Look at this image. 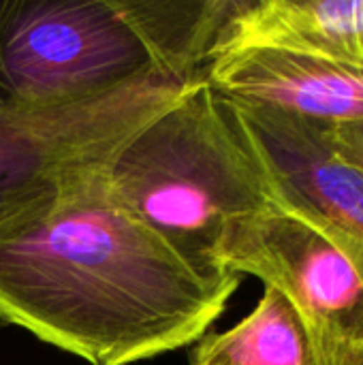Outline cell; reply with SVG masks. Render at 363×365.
<instances>
[{
    "label": "cell",
    "mask_w": 363,
    "mask_h": 365,
    "mask_svg": "<svg viewBox=\"0 0 363 365\" xmlns=\"http://www.w3.org/2000/svg\"><path fill=\"white\" fill-rule=\"evenodd\" d=\"M107 192L205 269L240 220L276 207L265 173L223 96L197 77L105 163Z\"/></svg>",
    "instance_id": "3957f363"
},
{
    "label": "cell",
    "mask_w": 363,
    "mask_h": 365,
    "mask_svg": "<svg viewBox=\"0 0 363 365\" xmlns=\"http://www.w3.org/2000/svg\"><path fill=\"white\" fill-rule=\"evenodd\" d=\"M240 282L180 255L107 192L101 171L0 235V321L92 365L199 342Z\"/></svg>",
    "instance_id": "6da1fadb"
},
{
    "label": "cell",
    "mask_w": 363,
    "mask_h": 365,
    "mask_svg": "<svg viewBox=\"0 0 363 365\" xmlns=\"http://www.w3.org/2000/svg\"><path fill=\"white\" fill-rule=\"evenodd\" d=\"M235 276H255L300 317L317 365H363V287L340 250L302 218L272 207L235 222L216 252Z\"/></svg>",
    "instance_id": "5b68a950"
},
{
    "label": "cell",
    "mask_w": 363,
    "mask_h": 365,
    "mask_svg": "<svg viewBox=\"0 0 363 365\" xmlns=\"http://www.w3.org/2000/svg\"><path fill=\"white\" fill-rule=\"evenodd\" d=\"M237 49H280L363 71V0H237L212 58Z\"/></svg>",
    "instance_id": "ba28073f"
},
{
    "label": "cell",
    "mask_w": 363,
    "mask_h": 365,
    "mask_svg": "<svg viewBox=\"0 0 363 365\" xmlns=\"http://www.w3.org/2000/svg\"><path fill=\"white\" fill-rule=\"evenodd\" d=\"M193 365H317L306 329L274 289L263 291L255 310L223 334H205Z\"/></svg>",
    "instance_id": "9c48e42d"
},
{
    "label": "cell",
    "mask_w": 363,
    "mask_h": 365,
    "mask_svg": "<svg viewBox=\"0 0 363 365\" xmlns=\"http://www.w3.org/2000/svg\"><path fill=\"white\" fill-rule=\"evenodd\" d=\"M237 0H2L0 92L32 109L203 77Z\"/></svg>",
    "instance_id": "7a4b0ae2"
},
{
    "label": "cell",
    "mask_w": 363,
    "mask_h": 365,
    "mask_svg": "<svg viewBox=\"0 0 363 365\" xmlns=\"http://www.w3.org/2000/svg\"><path fill=\"white\" fill-rule=\"evenodd\" d=\"M223 101L257 156L276 207L325 235L363 287V173L336 152L329 124Z\"/></svg>",
    "instance_id": "8992f818"
},
{
    "label": "cell",
    "mask_w": 363,
    "mask_h": 365,
    "mask_svg": "<svg viewBox=\"0 0 363 365\" xmlns=\"http://www.w3.org/2000/svg\"><path fill=\"white\" fill-rule=\"evenodd\" d=\"M195 79L150 77L51 109L24 107L0 92V235L101 171Z\"/></svg>",
    "instance_id": "277c9868"
},
{
    "label": "cell",
    "mask_w": 363,
    "mask_h": 365,
    "mask_svg": "<svg viewBox=\"0 0 363 365\" xmlns=\"http://www.w3.org/2000/svg\"><path fill=\"white\" fill-rule=\"evenodd\" d=\"M205 81L225 98L340 126L363 124V71L280 49L214 56Z\"/></svg>",
    "instance_id": "52a82bcc"
},
{
    "label": "cell",
    "mask_w": 363,
    "mask_h": 365,
    "mask_svg": "<svg viewBox=\"0 0 363 365\" xmlns=\"http://www.w3.org/2000/svg\"><path fill=\"white\" fill-rule=\"evenodd\" d=\"M336 152L363 173V124L329 126Z\"/></svg>",
    "instance_id": "30bf717a"
}]
</instances>
